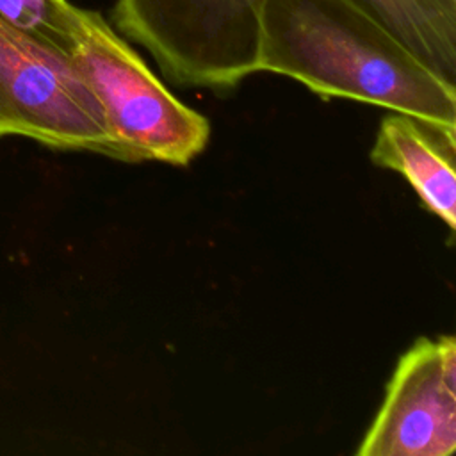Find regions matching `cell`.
I'll list each match as a JSON object with an SVG mask.
<instances>
[{"label": "cell", "instance_id": "obj_9", "mask_svg": "<svg viewBox=\"0 0 456 456\" xmlns=\"http://www.w3.org/2000/svg\"><path fill=\"white\" fill-rule=\"evenodd\" d=\"M451 2H454V4H456V0H451Z\"/></svg>", "mask_w": 456, "mask_h": 456}, {"label": "cell", "instance_id": "obj_4", "mask_svg": "<svg viewBox=\"0 0 456 456\" xmlns=\"http://www.w3.org/2000/svg\"><path fill=\"white\" fill-rule=\"evenodd\" d=\"M0 137L116 159L103 107L75 61L2 20Z\"/></svg>", "mask_w": 456, "mask_h": 456}, {"label": "cell", "instance_id": "obj_6", "mask_svg": "<svg viewBox=\"0 0 456 456\" xmlns=\"http://www.w3.org/2000/svg\"><path fill=\"white\" fill-rule=\"evenodd\" d=\"M456 126L392 112L379 121L370 150L378 167L395 171L417 192L422 207L449 232L456 228Z\"/></svg>", "mask_w": 456, "mask_h": 456}, {"label": "cell", "instance_id": "obj_3", "mask_svg": "<svg viewBox=\"0 0 456 456\" xmlns=\"http://www.w3.org/2000/svg\"><path fill=\"white\" fill-rule=\"evenodd\" d=\"M265 0H114L110 25L180 87L235 89L258 71Z\"/></svg>", "mask_w": 456, "mask_h": 456}, {"label": "cell", "instance_id": "obj_5", "mask_svg": "<svg viewBox=\"0 0 456 456\" xmlns=\"http://www.w3.org/2000/svg\"><path fill=\"white\" fill-rule=\"evenodd\" d=\"M456 451V338H417L397 360L358 456H451Z\"/></svg>", "mask_w": 456, "mask_h": 456}, {"label": "cell", "instance_id": "obj_7", "mask_svg": "<svg viewBox=\"0 0 456 456\" xmlns=\"http://www.w3.org/2000/svg\"><path fill=\"white\" fill-rule=\"evenodd\" d=\"M415 57L456 84V4L451 0H351Z\"/></svg>", "mask_w": 456, "mask_h": 456}, {"label": "cell", "instance_id": "obj_2", "mask_svg": "<svg viewBox=\"0 0 456 456\" xmlns=\"http://www.w3.org/2000/svg\"><path fill=\"white\" fill-rule=\"evenodd\" d=\"M71 59L103 107L118 160L187 166L203 153L208 119L180 102L102 12L80 7Z\"/></svg>", "mask_w": 456, "mask_h": 456}, {"label": "cell", "instance_id": "obj_8", "mask_svg": "<svg viewBox=\"0 0 456 456\" xmlns=\"http://www.w3.org/2000/svg\"><path fill=\"white\" fill-rule=\"evenodd\" d=\"M0 20L71 57L80 7L69 0H0Z\"/></svg>", "mask_w": 456, "mask_h": 456}, {"label": "cell", "instance_id": "obj_1", "mask_svg": "<svg viewBox=\"0 0 456 456\" xmlns=\"http://www.w3.org/2000/svg\"><path fill=\"white\" fill-rule=\"evenodd\" d=\"M258 50V71L294 78L324 100L363 102L456 126V84L351 0H265Z\"/></svg>", "mask_w": 456, "mask_h": 456}]
</instances>
